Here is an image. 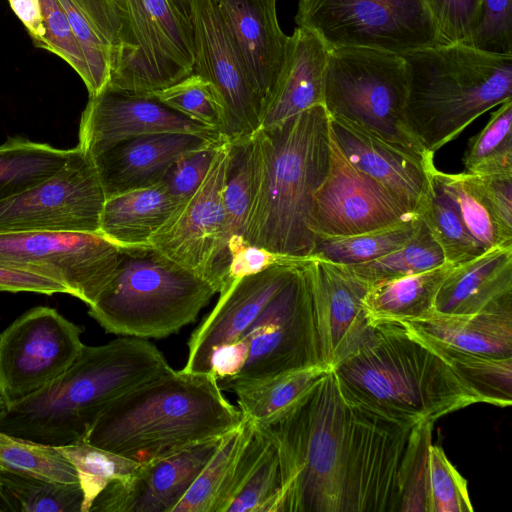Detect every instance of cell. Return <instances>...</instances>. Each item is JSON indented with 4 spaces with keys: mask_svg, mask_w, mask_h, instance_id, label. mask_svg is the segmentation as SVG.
<instances>
[{
    "mask_svg": "<svg viewBox=\"0 0 512 512\" xmlns=\"http://www.w3.org/2000/svg\"><path fill=\"white\" fill-rule=\"evenodd\" d=\"M256 424L279 453L277 512H399L400 469L413 428L350 399L332 368Z\"/></svg>",
    "mask_w": 512,
    "mask_h": 512,
    "instance_id": "obj_1",
    "label": "cell"
},
{
    "mask_svg": "<svg viewBox=\"0 0 512 512\" xmlns=\"http://www.w3.org/2000/svg\"><path fill=\"white\" fill-rule=\"evenodd\" d=\"M257 166L244 230L249 245L311 258L313 197L331 165L330 117L323 104L255 133Z\"/></svg>",
    "mask_w": 512,
    "mask_h": 512,
    "instance_id": "obj_2",
    "label": "cell"
},
{
    "mask_svg": "<svg viewBox=\"0 0 512 512\" xmlns=\"http://www.w3.org/2000/svg\"><path fill=\"white\" fill-rule=\"evenodd\" d=\"M173 368L148 339L84 345L57 378L0 413V431L59 447L85 438L117 399Z\"/></svg>",
    "mask_w": 512,
    "mask_h": 512,
    "instance_id": "obj_3",
    "label": "cell"
},
{
    "mask_svg": "<svg viewBox=\"0 0 512 512\" xmlns=\"http://www.w3.org/2000/svg\"><path fill=\"white\" fill-rule=\"evenodd\" d=\"M242 419L212 374L172 369L113 402L84 440L142 463L221 438Z\"/></svg>",
    "mask_w": 512,
    "mask_h": 512,
    "instance_id": "obj_4",
    "label": "cell"
},
{
    "mask_svg": "<svg viewBox=\"0 0 512 512\" xmlns=\"http://www.w3.org/2000/svg\"><path fill=\"white\" fill-rule=\"evenodd\" d=\"M332 369L350 399L410 428L481 403L442 358L402 325L377 327Z\"/></svg>",
    "mask_w": 512,
    "mask_h": 512,
    "instance_id": "obj_5",
    "label": "cell"
},
{
    "mask_svg": "<svg viewBox=\"0 0 512 512\" xmlns=\"http://www.w3.org/2000/svg\"><path fill=\"white\" fill-rule=\"evenodd\" d=\"M401 56L408 83L406 119L414 136L433 154L479 116L512 100V55L456 43Z\"/></svg>",
    "mask_w": 512,
    "mask_h": 512,
    "instance_id": "obj_6",
    "label": "cell"
},
{
    "mask_svg": "<svg viewBox=\"0 0 512 512\" xmlns=\"http://www.w3.org/2000/svg\"><path fill=\"white\" fill-rule=\"evenodd\" d=\"M122 248L89 315L108 333L161 339L193 322L217 293L201 275L151 246Z\"/></svg>",
    "mask_w": 512,
    "mask_h": 512,
    "instance_id": "obj_7",
    "label": "cell"
},
{
    "mask_svg": "<svg viewBox=\"0 0 512 512\" xmlns=\"http://www.w3.org/2000/svg\"><path fill=\"white\" fill-rule=\"evenodd\" d=\"M407 74L401 55L367 48L329 49L323 105L337 118L426 160H434L412 133L405 114Z\"/></svg>",
    "mask_w": 512,
    "mask_h": 512,
    "instance_id": "obj_8",
    "label": "cell"
},
{
    "mask_svg": "<svg viewBox=\"0 0 512 512\" xmlns=\"http://www.w3.org/2000/svg\"><path fill=\"white\" fill-rule=\"evenodd\" d=\"M114 2L122 21V50L109 86L153 93L193 73V26L173 0Z\"/></svg>",
    "mask_w": 512,
    "mask_h": 512,
    "instance_id": "obj_9",
    "label": "cell"
},
{
    "mask_svg": "<svg viewBox=\"0 0 512 512\" xmlns=\"http://www.w3.org/2000/svg\"><path fill=\"white\" fill-rule=\"evenodd\" d=\"M295 22L329 49L403 55L440 45L428 0H299Z\"/></svg>",
    "mask_w": 512,
    "mask_h": 512,
    "instance_id": "obj_10",
    "label": "cell"
},
{
    "mask_svg": "<svg viewBox=\"0 0 512 512\" xmlns=\"http://www.w3.org/2000/svg\"><path fill=\"white\" fill-rule=\"evenodd\" d=\"M243 337L249 343L248 359L236 376L218 380L222 391L323 365L315 317L312 258L300 261Z\"/></svg>",
    "mask_w": 512,
    "mask_h": 512,
    "instance_id": "obj_11",
    "label": "cell"
},
{
    "mask_svg": "<svg viewBox=\"0 0 512 512\" xmlns=\"http://www.w3.org/2000/svg\"><path fill=\"white\" fill-rule=\"evenodd\" d=\"M121 253L98 232L0 233V265L53 279L88 306L111 280Z\"/></svg>",
    "mask_w": 512,
    "mask_h": 512,
    "instance_id": "obj_12",
    "label": "cell"
},
{
    "mask_svg": "<svg viewBox=\"0 0 512 512\" xmlns=\"http://www.w3.org/2000/svg\"><path fill=\"white\" fill-rule=\"evenodd\" d=\"M83 329L57 310L34 307L0 333V396L6 407L35 393L78 357Z\"/></svg>",
    "mask_w": 512,
    "mask_h": 512,
    "instance_id": "obj_13",
    "label": "cell"
},
{
    "mask_svg": "<svg viewBox=\"0 0 512 512\" xmlns=\"http://www.w3.org/2000/svg\"><path fill=\"white\" fill-rule=\"evenodd\" d=\"M105 200L93 159L77 146L52 177L0 202V233L98 232Z\"/></svg>",
    "mask_w": 512,
    "mask_h": 512,
    "instance_id": "obj_14",
    "label": "cell"
},
{
    "mask_svg": "<svg viewBox=\"0 0 512 512\" xmlns=\"http://www.w3.org/2000/svg\"><path fill=\"white\" fill-rule=\"evenodd\" d=\"M193 73L216 88L225 110L223 140L237 142L261 129L262 107L243 59L213 0H190Z\"/></svg>",
    "mask_w": 512,
    "mask_h": 512,
    "instance_id": "obj_15",
    "label": "cell"
},
{
    "mask_svg": "<svg viewBox=\"0 0 512 512\" xmlns=\"http://www.w3.org/2000/svg\"><path fill=\"white\" fill-rule=\"evenodd\" d=\"M331 147L329 172L313 197L310 228L316 238L357 235L419 216L384 186L352 166L332 136Z\"/></svg>",
    "mask_w": 512,
    "mask_h": 512,
    "instance_id": "obj_16",
    "label": "cell"
},
{
    "mask_svg": "<svg viewBox=\"0 0 512 512\" xmlns=\"http://www.w3.org/2000/svg\"><path fill=\"white\" fill-rule=\"evenodd\" d=\"M167 132L223 141L218 132L171 109L152 93L107 85L89 96L80 121L78 147L92 158L123 140Z\"/></svg>",
    "mask_w": 512,
    "mask_h": 512,
    "instance_id": "obj_17",
    "label": "cell"
},
{
    "mask_svg": "<svg viewBox=\"0 0 512 512\" xmlns=\"http://www.w3.org/2000/svg\"><path fill=\"white\" fill-rule=\"evenodd\" d=\"M229 155L230 142L224 141L200 186L150 240L151 247L202 277L222 232Z\"/></svg>",
    "mask_w": 512,
    "mask_h": 512,
    "instance_id": "obj_18",
    "label": "cell"
},
{
    "mask_svg": "<svg viewBox=\"0 0 512 512\" xmlns=\"http://www.w3.org/2000/svg\"><path fill=\"white\" fill-rule=\"evenodd\" d=\"M302 259L305 258H289L261 272L237 278L223 288L212 311L192 332L187 361L181 370L209 373L213 351L243 337Z\"/></svg>",
    "mask_w": 512,
    "mask_h": 512,
    "instance_id": "obj_19",
    "label": "cell"
},
{
    "mask_svg": "<svg viewBox=\"0 0 512 512\" xmlns=\"http://www.w3.org/2000/svg\"><path fill=\"white\" fill-rule=\"evenodd\" d=\"M221 439L203 441L139 463L131 475L108 484L89 512H173Z\"/></svg>",
    "mask_w": 512,
    "mask_h": 512,
    "instance_id": "obj_20",
    "label": "cell"
},
{
    "mask_svg": "<svg viewBox=\"0 0 512 512\" xmlns=\"http://www.w3.org/2000/svg\"><path fill=\"white\" fill-rule=\"evenodd\" d=\"M312 270L321 360L333 368L376 330L369 325L362 305L369 286L345 266L327 260L312 258Z\"/></svg>",
    "mask_w": 512,
    "mask_h": 512,
    "instance_id": "obj_21",
    "label": "cell"
},
{
    "mask_svg": "<svg viewBox=\"0 0 512 512\" xmlns=\"http://www.w3.org/2000/svg\"><path fill=\"white\" fill-rule=\"evenodd\" d=\"M330 117V116H329ZM331 136L347 161L419 214L432 190L434 160L418 157L346 121L330 117Z\"/></svg>",
    "mask_w": 512,
    "mask_h": 512,
    "instance_id": "obj_22",
    "label": "cell"
},
{
    "mask_svg": "<svg viewBox=\"0 0 512 512\" xmlns=\"http://www.w3.org/2000/svg\"><path fill=\"white\" fill-rule=\"evenodd\" d=\"M213 1L243 59L264 116L289 47V36L279 26L276 0Z\"/></svg>",
    "mask_w": 512,
    "mask_h": 512,
    "instance_id": "obj_23",
    "label": "cell"
},
{
    "mask_svg": "<svg viewBox=\"0 0 512 512\" xmlns=\"http://www.w3.org/2000/svg\"><path fill=\"white\" fill-rule=\"evenodd\" d=\"M219 142L188 133H155L123 140L92 157L106 198L159 184L182 155Z\"/></svg>",
    "mask_w": 512,
    "mask_h": 512,
    "instance_id": "obj_24",
    "label": "cell"
},
{
    "mask_svg": "<svg viewBox=\"0 0 512 512\" xmlns=\"http://www.w3.org/2000/svg\"><path fill=\"white\" fill-rule=\"evenodd\" d=\"M402 326L415 337L458 351L512 357V300L470 314L433 310Z\"/></svg>",
    "mask_w": 512,
    "mask_h": 512,
    "instance_id": "obj_25",
    "label": "cell"
},
{
    "mask_svg": "<svg viewBox=\"0 0 512 512\" xmlns=\"http://www.w3.org/2000/svg\"><path fill=\"white\" fill-rule=\"evenodd\" d=\"M512 300V245L485 250L454 266L440 286L434 311L470 314Z\"/></svg>",
    "mask_w": 512,
    "mask_h": 512,
    "instance_id": "obj_26",
    "label": "cell"
},
{
    "mask_svg": "<svg viewBox=\"0 0 512 512\" xmlns=\"http://www.w3.org/2000/svg\"><path fill=\"white\" fill-rule=\"evenodd\" d=\"M329 48L313 31L297 26L289 36L286 62L261 128L323 104Z\"/></svg>",
    "mask_w": 512,
    "mask_h": 512,
    "instance_id": "obj_27",
    "label": "cell"
},
{
    "mask_svg": "<svg viewBox=\"0 0 512 512\" xmlns=\"http://www.w3.org/2000/svg\"><path fill=\"white\" fill-rule=\"evenodd\" d=\"M257 143L255 134L230 142V155L223 192L224 221L217 247L204 278L219 293L225 285L231 255L247 244L244 230L255 184Z\"/></svg>",
    "mask_w": 512,
    "mask_h": 512,
    "instance_id": "obj_28",
    "label": "cell"
},
{
    "mask_svg": "<svg viewBox=\"0 0 512 512\" xmlns=\"http://www.w3.org/2000/svg\"><path fill=\"white\" fill-rule=\"evenodd\" d=\"M282 488L278 449L254 423L217 512H277Z\"/></svg>",
    "mask_w": 512,
    "mask_h": 512,
    "instance_id": "obj_29",
    "label": "cell"
},
{
    "mask_svg": "<svg viewBox=\"0 0 512 512\" xmlns=\"http://www.w3.org/2000/svg\"><path fill=\"white\" fill-rule=\"evenodd\" d=\"M88 67L89 96L110 81L122 50V21L114 0H59Z\"/></svg>",
    "mask_w": 512,
    "mask_h": 512,
    "instance_id": "obj_30",
    "label": "cell"
},
{
    "mask_svg": "<svg viewBox=\"0 0 512 512\" xmlns=\"http://www.w3.org/2000/svg\"><path fill=\"white\" fill-rule=\"evenodd\" d=\"M181 204L160 183L108 197L98 233L123 248L150 246L152 236Z\"/></svg>",
    "mask_w": 512,
    "mask_h": 512,
    "instance_id": "obj_31",
    "label": "cell"
},
{
    "mask_svg": "<svg viewBox=\"0 0 512 512\" xmlns=\"http://www.w3.org/2000/svg\"><path fill=\"white\" fill-rule=\"evenodd\" d=\"M453 268L445 262L421 273L370 285L362 302L369 325H402L433 311L437 292Z\"/></svg>",
    "mask_w": 512,
    "mask_h": 512,
    "instance_id": "obj_32",
    "label": "cell"
},
{
    "mask_svg": "<svg viewBox=\"0 0 512 512\" xmlns=\"http://www.w3.org/2000/svg\"><path fill=\"white\" fill-rule=\"evenodd\" d=\"M72 149L13 137L0 145V202L12 198L56 174Z\"/></svg>",
    "mask_w": 512,
    "mask_h": 512,
    "instance_id": "obj_33",
    "label": "cell"
},
{
    "mask_svg": "<svg viewBox=\"0 0 512 512\" xmlns=\"http://www.w3.org/2000/svg\"><path fill=\"white\" fill-rule=\"evenodd\" d=\"M8 1L34 46L52 52L66 61L88 87V67L59 0Z\"/></svg>",
    "mask_w": 512,
    "mask_h": 512,
    "instance_id": "obj_34",
    "label": "cell"
},
{
    "mask_svg": "<svg viewBox=\"0 0 512 512\" xmlns=\"http://www.w3.org/2000/svg\"><path fill=\"white\" fill-rule=\"evenodd\" d=\"M431 179L448 197L470 234L485 250L512 245V237L503 232L494 218L479 176L467 172L446 173L435 167Z\"/></svg>",
    "mask_w": 512,
    "mask_h": 512,
    "instance_id": "obj_35",
    "label": "cell"
},
{
    "mask_svg": "<svg viewBox=\"0 0 512 512\" xmlns=\"http://www.w3.org/2000/svg\"><path fill=\"white\" fill-rule=\"evenodd\" d=\"M253 428L254 422L243 417L238 427L222 437L215 453L173 512H217L237 459Z\"/></svg>",
    "mask_w": 512,
    "mask_h": 512,
    "instance_id": "obj_36",
    "label": "cell"
},
{
    "mask_svg": "<svg viewBox=\"0 0 512 512\" xmlns=\"http://www.w3.org/2000/svg\"><path fill=\"white\" fill-rule=\"evenodd\" d=\"M416 338L442 358L481 403L498 407L512 404V357L482 356Z\"/></svg>",
    "mask_w": 512,
    "mask_h": 512,
    "instance_id": "obj_37",
    "label": "cell"
},
{
    "mask_svg": "<svg viewBox=\"0 0 512 512\" xmlns=\"http://www.w3.org/2000/svg\"><path fill=\"white\" fill-rule=\"evenodd\" d=\"M328 369L323 365L298 369L233 387L230 392L236 395L244 418L262 423L292 404Z\"/></svg>",
    "mask_w": 512,
    "mask_h": 512,
    "instance_id": "obj_38",
    "label": "cell"
},
{
    "mask_svg": "<svg viewBox=\"0 0 512 512\" xmlns=\"http://www.w3.org/2000/svg\"><path fill=\"white\" fill-rule=\"evenodd\" d=\"M444 263L441 247L421 220L415 234L396 250L369 262L343 266L370 286L421 273Z\"/></svg>",
    "mask_w": 512,
    "mask_h": 512,
    "instance_id": "obj_39",
    "label": "cell"
},
{
    "mask_svg": "<svg viewBox=\"0 0 512 512\" xmlns=\"http://www.w3.org/2000/svg\"><path fill=\"white\" fill-rule=\"evenodd\" d=\"M417 218L393 226L346 237H317L311 258L339 265L372 261L401 247L417 231Z\"/></svg>",
    "mask_w": 512,
    "mask_h": 512,
    "instance_id": "obj_40",
    "label": "cell"
},
{
    "mask_svg": "<svg viewBox=\"0 0 512 512\" xmlns=\"http://www.w3.org/2000/svg\"><path fill=\"white\" fill-rule=\"evenodd\" d=\"M463 164L477 176L512 175V100L491 113L487 124L468 141Z\"/></svg>",
    "mask_w": 512,
    "mask_h": 512,
    "instance_id": "obj_41",
    "label": "cell"
},
{
    "mask_svg": "<svg viewBox=\"0 0 512 512\" xmlns=\"http://www.w3.org/2000/svg\"><path fill=\"white\" fill-rule=\"evenodd\" d=\"M57 449L76 470L83 492L82 512H89L96 497L108 484L128 477L139 465L134 460L95 446L84 439Z\"/></svg>",
    "mask_w": 512,
    "mask_h": 512,
    "instance_id": "obj_42",
    "label": "cell"
},
{
    "mask_svg": "<svg viewBox=\"0 0 512 512\" xmlns=\"http://www.w3.org/2000/svg\"><path fill=\"white\" fill-rule=\"evenodd\" d=\"M11 512H82L79 483H62L0 469Z\"/></svg>",
    "mask_w": 512,
    "mask_h": 512,
    "instance_id": "obj_43",
    "label": "cell"
},
{
    "mask_svg": "<svg viewBox=\"0 0 512 512\" xmlns=\"http://www.w3.org/2000/svg\"><path fill=\"white\" fill-rule=\"evenodd\" d=\"M419 216L441 247L446 263L456 266L485 251L470 234L448 197L433 182Z\"/></svg>",
    "mask_w": 512,
    "mask_h": 512,
    "instance_id": "obj_44",
    "label": "cell"
},
{
    "mask_svg": "<svg viewBox=\"0 0 512 512\" xmlns=\"http://www.w3.org/2000/svg\"><path fill=\"white\" fill-rule=\"evenodd\" d=\"M0 469L54 482L79 483L75 468L57 447L2 431Z\"/></svg>",
    "mask_w": 512,
    "mask_h": 512,
    "instance_id": "obj_45",
    "label": "cell"
},
{
    "mask_svg": "<svg viewBox=\"0 0 512 512\" xmlns=\"http://www.w3.org/2000/svg\"><path fill=\"white\" fill-rule=\"evenodd\" d=\"M425 512H472L467 481L441 447L428 446L419 472Z\"/></svg>",
    "mask_w": 512,
    "mask_h": 512,
    "instance_id": "obj_46",
    "label": "cell"
},
{
    "mask_svg": "<svg viewBox=\"0 0 512 512\" xmlns=\"http://www.w3.org/2000/svg\"><path fill=\"white\" fill-rule=\"evenodd\" d=\"M152 94L171 109L215 130L223 140L224 106L214 85L205 78L192 73L179 82Z\"/></svg>",
    "mask_w": 512,
    "mask_h": 512,
    "instance_id": "obj_47",
    "label": "cell"
},
{
    "mask_svg": "<svg viewBox=\"0 0 512 512\" xmlns=\"http://www.w3.org/2000/svg\"><path fill=\"white\" fill-rule=\"evenodd\" d=\"M469 46L512 55V0H480Z\"/></svg>",
    "mask_w": 512,
    "mask_h": 512,
    "instance_id": "obj_48",
    "label": "cell"
},
{
    "mask_svg": "<svg viewBox=\"0 0 512 512\" xmlns=\"http://www.w3.org/2000/svg\"><path fill=\"white\" fill-rule=\"evenodd\" d=\"M222 142L182 155L169 167L160 184L179 202L186 201L204 180Z\"/></svg>",
    "mask_w": 512,
    "mask_h": 512,
    "instance_id": "obj_49",
    "label": "cell"
},
{
    "mask_svg": "<svg viewBox=\"0 0 512 512\" xmlns=\"http://www.w3.org/2000/svg\"><path fill=\"white\" fill-rule=\"evenodd\" d=\"M439 44H470L480 0H428Z\"/></svg>",
    "mask_w": 512,
    "mask_h": 512,
    "instance_id": "obj_50",
    "label": "cell"
},
{
    "mask_svg": "<svg viewBox=\"0 0 512 512\" xmlns=\"http://www.w3.org/2000/svg\"><path fill=\"white\" fill-rule=\"evenodd\" d=\"M479 177L494 218L503 232L512 237V175Z\"/></svg>",
    "mask_w": 512,
    "mask_h": 512,
    "instance_id": "obj_51",
    "label": "cell"
},
{
    "mask_svg": "<svg viewBox=\"0 0 512 512\" xmlns=\"http://www.w3.org/2000/svg\"><path fill=\"white\" fill-rule=\"evenodd\" d=\"M289 258L291 257L278 255L264 248L245 244L231 255L226 282L223 288L237 278L261 272L269 266L284 262Z\"/></svg>",
    "mask_w": 512,
    "mask_h": 512,
    "instance_id": "obj_52",
    "label": "cell"
},
{
    "mask_svg": "<svg viewBox=\"0 0 512 512\" xmlns=\"http://www.w3.org/2000/svg\"><path fill=\"white\" fill-rule=\"evenodd\" d=\"M0 291L69 294L67 287L41 275L0 265Z\"/></svg>",
    "mask_w": 512,
    "mask_h": 512,
    "instance_id": "obj_53",
    "label": "cell"
},
{
    "mask_svg": "<svg viewBox=\"0 0 512 512\" xmlns=\"http://www.w3.org/2000/svg\"><path fill=\"white\" fill-rule=\"evenodd\" d=\"M249 356V343L242 337L216 348L210 358V371L217 381L236 376Z\"/></svg>",
    "mask_w": 512,
    "mask_h": 512,
    "instance_id": "obj_54",
    "label": "cell"
},
{
    "mask_svg": "<svg viewBox=\"0 0 512 512\" xmlns=\"http://www.w3.org/2000/svg\"><path fill=\"white\" fill-rule=\"evenodd\" d=\"M0 512H11V506L6 496L3 482L0 476Z\"/></svg>",
    "mask_w": 512,
    "mask_h": 512,
    "instance_id": "obj_55",
    "label": "cell"
},
{
    "mask_svg": "<svg viewBox=\"0 0 512 512\" xmlns=\"http://www.w3.org/2000/svg\"><path fill=\"white\" fill-rule=\"evenodd\" d=\"M179 8L188 15V8L190 0H173Z\"/></svg>",
    "mask_w": 512,
    "mask_h": 512,
    "instance_id": "obj_56",
    "label": "cell"
},
{
    "mask_svg": "<svg viewBox=\"0 0 512 512\" xmlns=\"http://www.w3.org/2000/svg\"><path fill=\"white\" fill-rule=\"evenodd\" d=\"M6 407V404L4 402V400L2 399V397L0 396V413L5 409Z\"/></svg>",
    "mask_w": 512,
    "mask_h": 512,
    "instance_id": "obj_57",
    "label": "cell"
}]
</instances>
